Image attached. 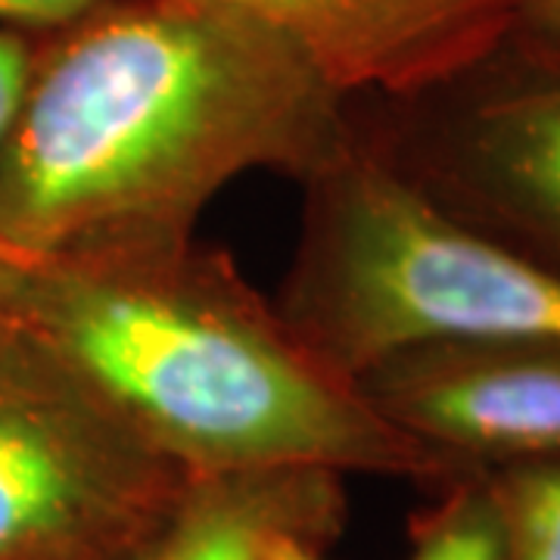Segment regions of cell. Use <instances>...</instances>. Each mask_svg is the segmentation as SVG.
I'll return each mask as SVG.
<instances>
[{
  "label": "cell",
  "instance_id": "cell-12",
  "mask_svg": "<svg viewBox=\"0 0 560 560\" xmlns=\"http://www.w3.org/2000/svg\"><path fill=\"white\" fill-rule=\"evenodd\" d=\"M38 38L13 28H0V143L7 140L25 101L32 69H35Z\"/></svg>",
  "mask_w": 560,
  "mask_h": 560
},
{
  "label": "cell",
  "instance_id": "cell-8",
  "mask_svg": "<svg viewBox=\"0 0 560 560\" xmlns=\"http://www.w3.org/2000/svg\"><path fill=\"white\" fill-rule=\"evenodd\" d=\"M342 480L318 467L190 474L138 560H268L287 536L327 548L349 514Z\"/></svg>",
  "mask_w": 560,
  "mask_h": 560
},
{
  "label": "cell",
  "instance_id": "cell-3",
  "mask_svg": "<svg viewBox=\"0 0 560 560\" xmlns=\"http://www.w3.org/2000/svg\"><path fill=\"white\" fill-rule=\"evenodd\" d=\"M302 224L278 308L355 377L433 337L560 342V275L427 202L359 138L302 180Z\"/></svg>",
  "mask_w": 560,
  "mask_h": 560
},
{
  "label": "cell",
  "instance_id": "cell-15",
  "mask_svg": "<svg viewBox=\"0 0 560 560\" xmlns=\"http://www.w3.org/2000/svg\"><path fill=\"white\" fill-rule=\"evenodd\" d=\"M324 545L312 539H300V536H287L271 545L268 560H327L324 558Z\"/></svg>",
  "mask_w": 560,
  "mask_h": 560
},
{
  "label": "cell",
  "instance_id": "cell-10",
  "mask_svg": "<svg viewBox=\"0 0 560 560\" xmlns=\"http://www.w3.org/2000/svg\"><path fill=\"white\" fill-rule=\"evenodd\" d=\"M408 560H501V526L486 470L440 489L411 523Z\"/></svg>",
  "mask_w": 560,
  "mask_h": 560
},
{
  "label": "cell",
  "instance_id": "cell-14",
  "mask_svg": "<svg viewBox=\"0 0 560 560\" xmlns=\"http://www.w3.org/2000/svg\"><path fill=\"white\" fill-rule=\"evenodd\" d=\"M517 28L560 40V0H517Z\"/></svg>",
  "mask_w": 560,
  "mask_h": 560
},
{
  "label": "cell",
  "instance_id": "cell-2",
  "mask_svg": "<svg viewBox=\"0 0 560 560\" xmlns=\"http://www.w3.org/2000/svg\"><path fill=\"white\" fill-rule=\"evenodd\" d=\"M25 324L190 474L318 467L436 492L480 474L383 420L197 237L38 259Z\"/></svg>",
  "mask_w": 560,
  "mask_h": 560
},
{
  "label": "cell",
  "instance_id": "cell-1",
  "mask_svg": "<svg viewBox=\"0 0 560 560\" xmlns=\"http://www.w3.org/2000/svg\"><path fill=\"white\" fill-rule=\"evenodd\" d=\"M352 101L259 16L219 0H119L40 35L0 143V241L32 259L194 241L253 172L312 178Z\"/></svg>",
  "mask_w": 560,
  "mask_h": 560
},
{
  "label": "cell",
  "instance_id": "cell-11",
  "mask_svg": "<svg viewBox=\"0 0 560 560\" xmlns=\"http://www.w3.org/2000/svg\"><path fill=\"white\" fill-rule=\"evenodd\" d=\"M119 0H0V28L22 35H54Z\"/></svg>",
  "mask_w": 560,
  "mask_h": 560
},
{
  "label": "cell",
  "instance_id": "cell-5",
  "mask_svg": "<svg viewBox=\"0 0 560 560\" xmlns=\"http://www.w3.org/2000/svg\"><path fill=\"white\" fill-rule=\"evenodd\" d=\"M371 103L359 138L423 200L560 275V40L514 25L458 75Z\"/></svg>",
  "mask_w": 560,
  "mask_h": 560
},
{
  "label": "cell",
  "instance_id": "cell-6",
  "mask_svg": "<svg viewBox=\"0 0 560 560\" xmlns=\"http://www.w3.org/2000/svg\"><path fill=\"white\" fill-rule=\"evenodd\" d=\"M371 408L474 470L560 455V342L433 337L352 377Z\"/></svg>",
  "mask_w": 560,
  "mask_h": 560
},
{
  "label": "cell",
  "instance_id": "cell-13",
  "mask_svg": "<svg viewBox=\"0 0 560 560\" xmlns=\"http://www.w3.org/2000/svg\"><path fill=\"white\" fill-rule=\"evenodd\" d=\"M38 259L0 241V340L25 324V302Z\"/></svg>",
  "mask_w": 560,
  "mask_h": 560
},
{
  "label": "cell",
  "instance_id": "cell-4",
  "mask_svg": "<svg viewBox=\"0 0 560 560\" xmlns=\"http://www.w3.org/2000/svg\"><path fill=\"white\" fill-rule=\"evenodd\" d=\"M187 480L28 324L0 340V560H138Z\"/></svg>",
  "mask_w": 560,
  "mask_h": 560
},
{
  "label": "cell",
  "instance_id": "cell-7",
  "mask_svg": "<svg viewBox=\"0 0 560 560\" xmlns=\"http://www.w3.org/2000/svg\"><path fill=\"white\" fill-rule=\"evenodd\" d=\"M259 16L349 101H405L517 25V0H219Z\"/></svg>",
  "mask_w": 560,
  "mask_h": 560
},
{
  "label": "cell",
  "instance_id": "cell-9",
  "mask_svg": "<svg viewBox=\"0 0 560 560\" xmlns=\"http://www.w3.org/2000/svg\"><path fill=\"white\" fill-rule=\"evenodd\" d=\"M501 560H560V455L486 467Z\"/></svg>",
  "mask_w": 560,
  "mask_h": 560
}]
</instances>
